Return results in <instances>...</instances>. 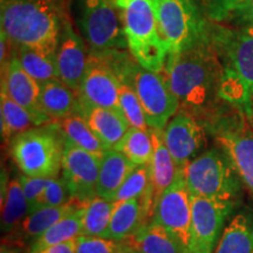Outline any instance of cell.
Listing matches in <instances>:
<instances>
[{
	"label": "cell",
	"mask_w": 253,
	"mask_h": 253,
	"mask_svg": "<svg viewBox=\"0 0 253 253\" xmlns=\"http://www.w3.org/2000/svg\"><path fill=\"white\" fill-rule=\"evenodd\" d=\"M41 86L21 67L17 55H13L2 68L1 91L24 107L31 114L37 126L53 122L40 107Z\"/></svg>",
	"instance_id": "cell-16"
},
{
	"label": "cell",
	"mask_w": 253,
	"mask_h": 253,
	"mask_svg": "<svg viewBox=\"0 0 253 253\" xmlns=\"http://www.w3.org/2000/svg\"><path fill=\"white\" fill-rule=\"evenodd\" d=\"M75 250L77 253H136L128 239L115 240L87 236H79L75 239Z\"/></svg>",
	"instance_id": "cell-35"
},
{
	"label": "cell",
	"mask_w": 253,
	"mask_h": 253,
	"mask_svg": "<svg viewBox=\"0 0 253 253\" xmlns=\"http://www.w3.org/2000/svg\"><path fill=\"white\" fill-rule=\"evenodd\" d=\"M151 220L166 227L189 250L191 196L184 173L179 168L175 181L156 201Z\"/></svg>",
	"instance_id": "cell-10"
},
{
	"label": "cell",
	"mask_w": 253,
	"mask_h": 253,
	"mask_svg": "<svg viewBox=\"0 0 253 253\" xmlns=\"http://www.w3.org/2000/svg\"><path fill=\"white\" fill-rule=\"evenodd\" d=\"M101 158L100 155L65 142L61 172L71 198L87 203L96 197Z\"/></svg>",
	"instance_id": "cell-12"
},
{
	"label": "cell",
	"mask_w": 253,
	"mask_h": 253,
	"mask_svg": "<svg viewBox=\"0 0 253 253\" xmlns=\"http://www.w3.org/2000/svg\"><path fill=\"white\" fill-rule=\"evenodd\" d=\"M30 213V207L25 198L19 179L9 181L7 190L1 195V233L12 232Z\"/></svg>",
	"instance_id": "cell-28"
},
{
	"label": "cell",
	"mask_w": 253,
	"mask_h": 253,
	"mask_svg": "<svg viewBox=\"0 0 253 253\" xmlns=\"http://www.w3.org/2000/svg\"><path fill=\"white\" fill-rule=\"evenodd\" d=\"M34 253H77V250H75V239L71 240V242L63 243V244L49 246V248L40 250V251Z\"/></svg>",
	"instance_id": "cell-40"
},
{
	"label": "cell",
	"mask_w": 253,
	"mask_h": 253,
	"mask_svg": "<svg viewBox=\"0 0 253 253\" xmlns=\"http://www.w3.org/2000/svg\"><path fill=\"white\" fill-rule=\"evenodd\" d=\"M223 69L213 43L208 40L168 55L164 75L179 106L188 112L202 109L213 93H219Z\"/></svg>",
	"instance_id": "cell-1"
},
{
	"label": "cell",
	"mask_w": 253,
	"mask_h": 253,
	"mask_svg": "<svg viewBox=\"0 0 253 253\" xmlns=\"http://www.w3.org/2000/svg\"><path fill=\"white\" fill-rule=\"evenodd\" d=\"M251 121H253V109H252V119H251Z\"/></svg>",
	"instance_id": "cell-43"
},
{
	"label": "cell",
	"mask_w": 253,
	"mask_h": 253,
	"mask_svg": "<svg viewBox=\"0 0 253 253\" xmlns=\"http://www.w3.org/2000/svg\"><path fill=\"white\" fill-rule=\"evenodd\" d=\"M80 28L90 52L128 48L122 15L115 0H79Z\"/></svg>",
	"instance_id": "cell-9"
},
{
	"label": "cell",
	"mask_w": 253,
	"mask_h": 253,
	"mask_svg": "<svg viewBox=\"0 0 253 253\" xmlns=\"http://www.w3.org/2000/svg\"><path fill=\"white\" fill-rule=\"evenodd\" d=\"M122 15L129 53L142 67L163 73L169 49L153 0H115Z\"/></svg>",
	"instance_id": "cell-5"
},
{
	"label": "cell",
	"mask_w": 253,
	"mask_h": 253,
	"mask_svg": "<svg viewBox=\"0 0 253 253\" xmlns=\"http://www.w3.org/2000/svg\"><path fill=\"white\" fill-rule=\"evenodd\" d=\"M137 166L115 149H108L102 155L97 179V196L112 201L126 178Z\"/></svg>",
	"instance_id": "cell-22"
},
{
	"label": "cell",
	"mask_w": 253,
	"mask_h": 253,
	"mask_svg": "<svg viewBox=\"0 0 253 253\" xmlns=\"http://www.w3.org/2000/svg\"><path fill=\"white\" fill-rule=\"evenodd\" d=\"M112 218L104 238L126 240L129 239L145 225L143 209L140 199L114 202Z\"/></svg>",
	"instance_id": "cell-24"
},
{
	"label": "cell",
	"mask_w": 253,
	"mask_h": 253,
	"mask_svg": "<svg viewBox=\"0 0 253 253\" xmlns=\"http://www.w3.org/2000/svg\"><path fill=\"white\" fill-rule=\"evenodd\" d=\"M88 60L89 54H87L84 40L74 31L71 23L65 20L55 53L59 80L78 93L86 73Z\"/></svg>",
	"instance_id": "cell-17"
},
{
	"label": "cell",
	"mask_w": 253,
	"mask_h": 253,
	"mask_svg": "<svg viewBox=\"0 0 253 253\" xmlns=\"http://www.w3.org/2000/svg\"><path fill=\"white\" fill-rule=\"evenodd\" d=\"M81 107L120 110V80L96 53H89L88 66L78 91Z\"/></svg>",
	"instance_id": "cell-14"
},
{
	"label": "cell",
	"mask_w": 253,
	"mask_h": 253,
	"mask_svg": "<svg viewBox=\"0 0 253 253\" xmlns=\"http://www.w3.org/2000/svg\"><path fill=\"white\" fill-rule=\"evenodd\" d=\"M7 41H8L7 37H6V34L1 31V47H0V48H1V53H0V62H1V68H4L6 63H7V61H6V56H7V54H6V49H7L6 42H7Z\"/></svg>",
	"instance_id": "cell-41"
},
{
	"label": "cell",
	"mask_w": 253,
	"mask_h": 253,
	"mask_svg": "<svg viewBox=\"0 0 253 253\" xmlns=\"http://www.w3.org/2000/svg\"><path fill=\"white\" fill-rule=\"evenodd\" d=\"M40 107L53 122L81 114V103L79 95L61 80L55 79L41 84Z\"/></svg>",
	"instance_id": "cell-20"
},
{
	"label": "cell",
	"mask_w": 253,
	"mask_h": 253,
	"mask_svg": "<svg viewBox=\"0 0 253 253\" xmlns=\"http://www.w3.org/2000/svg\"><path fill=\"white\" fill-rule=\"evenodd\" d=\"M86 203L71 198L66 204L60 207L41 208L33 212L28 213L27 217L21 221L15 229L5 236L2 244L14 248H24L25 245L33 244L45 231L58 223L63 217L68 216L75 211L84 208Z\"/></svg>",
	"instance_id": "cell-18"
},
{
	"label": "cell",
	"mask_w": 253,
	"mask_h": 253,
	"mask_svg": "<svg viewBox=\"0 0 253 253\" xmlns=\"http://www.w3.org/2000/svg\"><path fill=\"white\" fill-rule=\"evenodd\" d=\"M150 186L149 167L138 166L130 172V175L122 183L115 195L113 196V202L130 201L140 199L144 196Z\"/></svg>",
	"instance_id": "cell-34"
},
{
	"label": "cell",
	"mask_w": 253,
	"mask_h": 253,
	"mask_svg": "<svg viewBox=\"0 0 253 253\" xmlns=\"http://www.w3.org/2000/svg\"><path fill=\"white\" fill-rule=\"evenodd\" d=\"M120 110L130 126L149 129L143 107L137 94L134 88L125 80H120Z\"/></svg>",
	"instance_id": "cell-33"
},
{
	"label": "cell",
	"mask_w": 253,
	"mask_h": 253,
	"mask_svg": "<svg viewBox=\"0 0 253 253\" xmlns=\"http://www.w3.org/2000/svg\"><path fill=\"white\" fill-rule=\"evenodd\" d=\"M18 179L20 182L21 188H23L28 207H30V213L33 212L39 205L41 196H42L47 184H48L49 178H46V177H31L23 173Z\"/></svg>",
	"instance_id": "cell-37"
},
{
	"label": "cell",
	"mask_w": 253,
	"mask_h": 253,
	"mask_svg": "<svg viewBox=\"0 0 253 253\" xmlns=\"http://www.w3.org/2000/svg\"><path fill=\"white\" fill-rule=\"evenodd\" d=\"M179 169L190 195L226 203H233L238 196L239 177L223 151H205Z\"/></svg>",
	"instance_id": "cell-7"
},
{
	"label": "cell",
	"mask_w": 253,
	"mask_h": 253,
	"mask_svg": "<svg viewBox=\"0 0 253 253\" xmlns=\"http://www.w3.org/2000/svg\"><path fill=\"white\" fill-rule=\"evenodd\" d=\"M114 202L96 197L84 204L82 217V235L87 237H101L104 238L112 218Z\"/></svg>",
	"instance_id": "cell-31"
},
{
	"label": "cell",
	"mask_w": 253,
	"mask_h": 253,
	"mask_svg": "<svg viewBox=\"0 0 253 253\" xmlns=\"http://www.w3.org/2000/svg\"><path fill=\"white\" fill-rule=\"evenodd\" d=\"M15 55L18 56L24 71L40 86L50 80L59 79L55 58L53 56H48L45 53L26 47H19Z\"/></svg>",
	"instance_id": "cell-32"
},
{
	"label": "cell",
	"mask_w": 253,
	"mask_h": 253,
	"mask_svg": "<svg viewBox=\"0 0 253 253\" xmlns=\"http://www.w3.org/2000/svg\"><path fill=\"white\" fill-rule=\"evenodd\" d=\"M84 208L68 216L63 217L58 223L50 226L41 235L30 248V253H34L49 246H54L77 239L82 235V217Z\"/></svg>",
	"instance_id": "cell-26"
},
{
	"label": "cell",
	"mask_w": 253,
	"mask_h": 253,
	"mask_svg": "<svg viewBox=\"0 0 253 253\" xmlns=\"http://www.w3.org/2000/svg\"><path fill=\"white\" fill-rule=\"evenodd\" d=\"M0 116H1V138L6 142H9L20 132L26 131L33 126H38L31 114L2 91L0 95Z\"/></svg>",
	"instance_id": "cell-29"
},
{
	"label": "cell",
	"mask_w": 253,
	"mask_h": 253,
	"mask_svg": "<svg viewBox=\"0 0 253 253\" xmlns=\"http://www.w3.org/2000/svg\"><path fill=\"white\" fill-rule=\"evenodd\" d=\"M1 31L8 41L55 58L63 26L60 0H4Z\"/></svg>",
	"instance_id": "cell-2"
},
{
	"label": "cell",
	"mask_w": 253,
	"mask_h": 253,
	"mask_svg": "<svg viewBox=\"0 0 253 253\" xmlns=\"http://www.w3.org/2000/svg\"><path fill=\"white\" fill-rule=\"evenodd\" d=\"M153 138L154 151L149 167L150 186L153 190L155 204L161 195L172 184L177 176V164L164 143L163 130L149 128Z\"/></svg>",
	"instance_id": "cell-21"
},
{
	"label": "cell",
	"mask_w": 253,
	"mask_h": 253,
	"mask_svg": "<svg viewBox=\"0 0 253 253\" xmlns=\"http://www.w3.org/2000/svg\"><path fill=\"white\" fill-rule=\"evenodd\" d=\"M213 46L224 59L219 96L252 119L253 109V25L237 30H220Z\"/></svg>",
	"instance_id": "cell-3"
},
{
	"label": "cell",
	"mask_w": 253,
	"mask_h": 253,
	"mask_svg": "<svg viewBox=\"0 0 253 253\" xmlns=\"http://www.w3.org/2000/svg\"><path fill=\"white\" fill-rule=\"evenodd\" d=\"M58 123L65 136V140L71 142L72 144L100 156L108 150V148L94 134L86 119L81 114H74Z\"/></svg>",
	"instance_id": "cell-27"
},
{
	"label": "cell",
	"mask_w": 253,
	"mask_h": 253,
	"mask_svg": "<svg viewBox=\"0 0 253 253\" xmlns=\"http://www.w3.org/2000/svg\"><path fill=\"white\" fill-rule=\"evenodd\" d=\"M245 0H209V15L212 20L221 21L232 17Z\"/></svg>",
	"instance_id": "cell-38"
},
{
	"label": "cell",
	"mask_w": 253,
	"mask_h": 253,
	"mask_svg": "<svg viewBox=\"0 0 253 253\" xmlns=\"http://www.w3.org/2000/svg\"><path fill=\"white\" fill-rule=\"evenodd\" d=\"M217 144L229 158L239 179L253 195V130L244 122L230 121L214 129Z\"/></svg>",
	"instance_id": "cell-13"
},
{
	"label": "cell",
	"mask_w": 253,
	"mask_h": 253,
	"mask_svg": "<svg viewBox=\"0 0 253 253\" xmlns=\"http://www.w3.org/2000/svg\"><path fill=\"white\" fill-rule=\"evenodd\" d=\"M213 253H253V218L238 213L231 219Z\"/></svg>",
	"instance_id": "cell-25"
},
{
	"label": "cell",
	"mask_w": 253,
	"mask_h": 253,
	"mask_svg": "<svg viewBox=\"0 0 253 253\" xmlns=\"http://www.w3.org/2000/svg\"><path fill=\"white\" fill-rule=\"evenodd\" d=\"M128 240L136 253H190L172 233L153 220Z\"/></svg>",
	"instance_id": "cell-23"
},
{
	"label": "cell",
	"mask_w": 253,
	"mask_h": 253,
	"mask_svg": "<svg viewBox=\"0 0 253 253\" xmlns=\"http://www.w3.org/2000/svg\"><path fill=\"white\" fill-rule=\"evenodd\" d=\"M69 199H71V195H69L68 188L63 178L53 177V178H49L48 184H47L45 191L41 196L37 210L41 208L60 207V205L67 203Z\"/></svg>",
	"instance_id": "cell-36"
},
{
	"label": "cell",
	"mask_w": 253,
	"mask_h": 253,
	"mask_svg": "<svg viewBox=\"0 0 253 253\" xmlns=\"http://www.w3.org/2000/svg\"><path fill=\"white\" fill-rule=\"evenodd\" d=\"M81 115L108 149L115 147L130 128L121 110L104 107H81Z\"/></svg>",
	"instance_id": "cell-19"
},
{
	"label": "cell",
	"mask_w": 253,
	"mask_h": 253,
	"mask_svg": "<svg viewBox=\"0 0 253 253\" xmlns=\"http://www.w3.org/2000/svg\"><path fill=\"white\" fill-rule=\"evenodd\" d=\"M94 53L113 69L119 80L126 81L134 88L149 128L164 130L168 122L181 108L166 75L142 67L131 54H126L122 50Z\"/></svg>",
	"instance_id": "cell-4"
},
{
	"label": "cell",
	"mask_w": 253,
	"mask_h": 253,
	"mask_svg": "<svg viewBox=\"0 0 253 253\" xmlns=\"http://www.w3.org/2000/svg\"><path fill=\"white\" fill-rule=\"evenodd\" d=\"M191 196L190 253H213L233 203Z\"/></svg>",
	"instance_id": "cell-11"
},
{
	"label": "cell",
	"mask_w": 253,
	"mask_h": 253,
	"mask_svg": "<svg viewBox=\"0 0 253 253\" xmlns=\"http://www.w3.org/2000/svg\"><path fill=\"white\" fill-rule=\"evenodd\" d=\"M232 17L238 19L242 23L253 25V0H245L242 5L238 6Z\"/></svg>",
	"instance_id": "cell-39"
},
{
	"label": "cell",
	"mask_w": 253,
	"mask_h": 253,
	"mask_svg": "<svg viewBox=\"0 0 253 253\" xmlns=\"http://www.w3.org/2000/svg\"><path fill=\"white\" fill-rule=\"evenodd\" d=\"M163 138L177 168H184L204 147L205 131L191 114L181 110L168 122Z\"/></svg>",
	"instance_id": "cell-15"
},
{
	"label": "cell",
	"mask_w": 253,
	"mask_h": 253,
	"mask_svg": "<svg viewBox=\"0 0 253 253\" xmlns=\"http://www.w3.org/2000/svg\"><path fill=\"white\" fill-rule=\"evenodd\" d=\"M113 149L125 155L135 166H148L154 151L150 130L130 126Z\"/></svg>",
	"instance_id": "cell-30"
},
{
	"label": "cell",
	"mask_w": 253,
	"mask_h": 253,
	"mask_svg": "<svg viewBox=\"0 0 253 253\" xmlns=\"http://www.w3.org/2000/svg\"><path fill=\"white\" fill-rule=\"evenodd\" d=\"M65 142L59 123L50 122L14 136L9 154L24 175L53 178L62 168Z\"/></svg>",
	"instance_id": "cell-6"
},
{
	"label": "cell",
	"mask_w": 253,
	"mask_h": 253,
	"mask_svg": "<svg viewBox=\"0 0 253 253\" xmlns=\"http://www.w3.org/2000/svg\"><path fill=\"white\" fill-rule=\"evenodd\" d=\"M169 54L209 40L207 23L194 0H153Z\"/></svg>",
	"instance_id": "cell-8"
},
{
	"label": "cell",
	"mask_w": 253,
	"mask_h": 253,
	"mask_svg": "<svg viewBox=\"0 0 253 253\" xmlns=\"http://www.w3.org/2000/svg\"><path fill=\"white\" fill-rule=\"evenodd\" d=\"M0 253H23L18 248H14V246H8V245H1V250H0Z\"/></svg>",
	"instance_id": "cell-42"
}]
</instances>
